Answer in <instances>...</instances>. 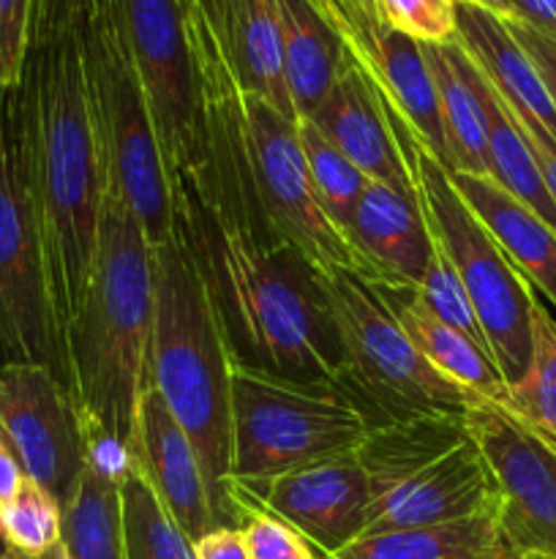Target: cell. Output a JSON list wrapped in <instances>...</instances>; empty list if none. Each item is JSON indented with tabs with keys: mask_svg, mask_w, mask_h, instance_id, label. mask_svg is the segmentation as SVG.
Returning a JSON list of instances; mask_svg holds the SVG:
<instances>
[{
	"mask_svg": "<svg viewBox=\"0 0 556 559\" xmlns=\"http://www.w3.org/2000/svg\"><path fill=\"white\" fill-rule=\"evenodd\" d=\"M202 158L172 183L174 227L207 278L240 364L338 385L343 353L316 273L273 235L251 178L240 91L227 60L200 66Z\"/></svg>",
	"mask_w": 556,
	"mask_h": 559,
	"instance_id": "cell-1",
	"label": "cell"
},
{
	"mask_svg": "<svg viewBox=\"0 0 556 559\" xmlns=\"http://www.w3.org/2000/svg\"><path fill=\"white\" fill-rule=\"evenodd\" d=\"M11 98L20 115L49 295L63 344L90 284L109 186L74 20L58 31L31 33Z\"/></svg>",
	"mask_w": 556,
	"mask_h": 559,
	"instance_id": "cell-2",
	"label": "cell"
},
{
	"mask_svg": "<svg viewBox=\"0 0 556 559\" xmlns=\"http://www.w3.org/2000/svg\"><path fill=\"white\" fill-rule=\"evenodd\" d=\"M153 331V249L123 191L109 180L90 284L65 331L69 391L80 424L134 442Z\"/></svg>",
	"mask_w": 556,
	"mask_h": 559,
	"instance_id": "cell-3",
	"label": "cell"
},
{
	"mask_svg": "<svg viewBox=\"0 0 556 559\" xmlns=\"http://www.w3.org/2000/svg\"><path fill=\"white\" fill-rule=\"evenodd\" d=\"M153 249V331L147 382L161 393L200 456L221 527H238L229 495V380L234 353L207 278L183 233Z\"/></svg>",
	"mask_w": 556,
	"mask_h": 559,
	"instance_id": "cell-4",
	"label": "cell"
},
{
	"mask_svg": "<svg viewBox=\"0 0 556 559\" xmlns=\"http://www.w3.org/2000/svg\"><path fill=\"white\" fill-rule=\"evenodd\" d=\"M74 27L109 180L123 191L147 243L158 246L174 227L172 189L150 102L131 52L123 0H80Z\"/></svg>",
	"mask_w": 556,
	"mask_h": 559,
	"instance_id": "cell-5",
	"label": "cell"
},
{
	"mask_svg": "<svg viewBox=\"0 0 556 559\" xmlns=\"http://www.w3.org/2000/svg\"><path fill=\"white\" fill-rule=\"evenodd\" d=\"M374 429L338 385H311L234 358L229 380V495L309 464L349 456Z\"/></svg>",
	"mask_w": 556,
	"mask_h": 559,
	"instance_id": "cell-6",
	"label": "cell"
},
{
	"mask_svg": "<svg viewBox=\"0 0 556 559\" xmlns=\"http://www.w3.org/2000/svg\"><path fill=\"white\" fill-rule=\"evenodd\" d=\"M401 147L431 240L467 289L496 369L507 388L516 385L532 355V309L537 300L532 284L469 211L447 169L412 134L401 136Z\"/></svg>",
	"mask_w": 556,
	"mask_h": 559,
	"instance_id": "cell-7",
	"label": "cell"
},
{
	"mask_svg": "<svg viewBox=\"0 0 556 559\" xmlns=\"http://www.w3.org/2000/svg\"><path fill=\"white\" fill-rule=\"evenodd\" d=\"M316 284L343 353L338 388L374 426L414 413L463 409L461 391L418 353L371 284L352 271H319Z\"/></svg>",
	"mask_w": 556,
	"mask_h": 559,
	"instance_id": "cell-8",
	"label": "cell"
},
{
	"mask_svg": "<svg viewBox=\"0 0 556 559\" xmlns=\"http://www.w3.org/2000/svg\"><path fill=\"white\" fill-rule=\"evenodd\" d=\"M0 358L47 366L69 388L41 224L11 93L0 109Z\"/></svg>",
	"mask_w": 556,
	"mask_h": 559,
	"instance_id": "cell-9",
	"label": "cell"
},
{
	"mask_svg": "<svg viewBox=\"0 0 556 559\" xmlns=\"http://www.w3.org/2000/svg\"><path fill=\"white\" fill-rule=\"evenodd\" d=\"M240 109L251 178L273 235L314 273L352 271L360 276L352 246L333 227L316 200L298 123L251 93H243Z\"/></svg>",
	"mask_w": 556,
	"mask_h": 559,
	"instance_id": "cell-10",
	"label": "cell"
},
{
	"mask_svg": "<svg viewBox=\"0 0 556 559\" xmlns=\"http://www.w3.org/2000/svg\"><path fill=\"white\" fill-rule=\"evenodd\" d=\"M467 424L494 475L505 544L529 559H556V437L480 396L467 404Z\"/></svg>",
	"mask_w": 556,
	"mask_h": 559,
	"instance_id": "cell-11",
	"label": "cell"
},
{
	"mask_svg": "<svg viewBox=\"0 0 556 559\" xmlns=\"http://www.w3.org/2000/svg\"><path fill=\"white\" fill-rule=\"evenodd\" d=\"M131 52L150 102L169 189L202 158L205 112L183 0H123Z\"/></svg>",
	"mask_w": 556,
	"mask_h": 559,
	"instance_id": "cell-12",
	"label": "cell"
},
{
	"mask_svg": "<svg viewBox=\"0 0 556 559\" xmlns=\"http://www.w3.org/2000/svg\"><path fill=\"white\" fill-rule=\"evenodd\" d=\"M0 429L25 478L63 506L85 469V442L69 388L38 364H0Z\"/></svg>",
	"mask_w": 556,
	"mask_h": 559,
	"instance_id": "cell-13",
	"label": "cell"
},
{
	"mask_svg": "<svg viewBox=\"0 0 556 559\" xmlns=\"http://www.w3.org/2000/svg\"><path fill=\"white\" fill-rule=\"evenodd\" d=\"M238 508L256 506L292 524L316 555H333L365 533L371 484L354 453L232 489Z\"/></svg>",
	"mask_w": 556,
	"mask_h": 559,
	"instance_id": "cell-14",
	"label": "cell"
},
{
	"mask_svg": "<svg viewBox=\"0 0 556 559\" xmlns=\"http://www.w3.org/2000/svg\"><path fill=\"white\" fill-rule=\"evenodd\" d=\"M485 513H496V484L472 437L439 462L374 491L363 535L439 527Z\"/></svg>",
	"mask_w": 556,
	"mask_h": 559,
	"instance_id": "cell-15",
	"label": "cell"
},
{
	"mask_svg": "<svg viewBox=\"0 0 556 559\" xmlns=\"http://www.w3.org/2000/svg\"><path fill=\"white\" fill-rule=\"evenodd\" d=\"M347 240L360 262V278L376 287H418L434 254L418 194L376 180L360 194Z\"/></svg>",
	"mask_w": 556,
	"mask_h": 559,
	"instance_id": "cell-16",
	"label": "cell"
},
{
	"mask_svg": "<svg viewBox=\"0 0 556 559\" xmlns=\"http://www.w3.org/2000/svg\"><path fill=\"white\" fill-rule=\"evenodd\" d=\"M134 448L142 475L194 544L202 535L221 527L200 456L153 385L145 388L136 404Z\"/></svg>",
	"mask_w": 556,
	"mask_h": 559,
	"instance_id": "cell-17",
	"label": "cell"
},
{
	"mask_svg": "<svg viewBox=\"0 0 556 559\" xmlns=\"http://www.w3.org/2000/svg\"><path fill=\"white\" fill-rule=\"evenodd\" d=\"M303 120L316 126L368 180L418 194L385 102L349 58L325 102Z\"/></svg>",
	"mask_w": 556,
	"mask_h": 559,
	"instance_id": "cell-18",
	"label": "cell"
},
{
	"mask_svg": "<svg viewBox=\"0 0 556 559\" xmlns=\"http://www.w3.org/2000/svg\"><path fill=\"white\" fill-rule=\"evenodd\" d=\"M456 41L467 49L485 80L496 87L507 107L521 118L543 126L556 142V107L545 91L540 71L501 16L456 0Z\"/></svg>",
	"mask_w": 556,
	"mask_h": 559,
	"instance_id": "cell-19",
	"label": "cell"
},
{
	"mask_svg": "<svg viewBox=\"0 0 556 559\" xmlns=\"http://www.w3.org/2000/svg\"><path fill=\"white\" fill-rule=\"evenodd\" d=\"M478 222L521 276L556 306V233L491 175L447 173Z\"/></svg>",
	"mask_w": 556,
	"mask_h": 559,
	"instance_id": "cell-20",
	"label": "cell"
},
{
	"mask_svg": "<svg viewBox=\"0 0 556 559\" xmlns=\"http://www.w3.org/2000/svg\"><path fill=\"white\" fill-rule=\"evenodd\" d=\"M371 287L376 289L382 304L387 306V311L403 328L409 342L418 347V353L445 380H450L452 385L472 393V396L505 402L507 382L499 374V369H496L488 349H483L478 342L458 333L456 328L436 320L425 309L423 300L418 298L414 287H376V284H371Z\"/></svg>",
	"mask_w": 556,
	"mask_h": 559,
	"instance_id": "cell-21",
	"label": "cell"
},
{
	"mask_svg": "<svg viewBox=\"0 0 556 559\" xmlns=\"http://www.w3.org/2000/svg\"><path fill=\"white\" fill-rule=\"evenodd\" d=\"M467 440H472L467 407L414 413L374 426L354 451V459L363 467L374 495L439 462Z\"/></svg>",
	"mask_w": 556,
	"mask_h": 559,
	"instance_id": "cell-22",
	"label": "cell"
},
{
	"mask_svg": "<svg viewBox=\"0 0 556 559\" xmlns=\"http://www.w3.org/2000/svg\"><path fill=\"white\" fill-rule=\"evenodd\" d=\"M434 74L445 123L450 169L447 173L488 175V134H485V76L458 41L423 44Z\"/></svg>",
	"mask_w": 556,
	"mask_h": 559,
	"instance_id": "cell-23",
	"label": "cell"
},
{
	"mask_svg": "<svg viewBox=\"0 0 556 559\" xmlns=\"http://www.w3.org/2000/svg\"><path fill=\"white\" fill-rule=\"evenodd\" d=\"M223 49L240 91L259 96L283 118L300 123L283 63V33L276 0H229Z\"/></svg>",
	"mask_w": 556,
	"mask_h": 559,
	"instance_id": "cell-24",
	"label": "cell"
},
{
	"mask_svg": "<svg viewBox=\"0 0 556 559\" xmlns=\"http://www.w3.org/2000/svg\"><path fill=\"white\" fill-rule=\"evenodd\" d=\"M283 33L287 85L298 120L309 118L327 98L343 69L341 41L309 0H276Z\"/></svg>",
	"mask_w": 556,
	"mask_h": 559,
	"instance_id": "cell-25",
	"label": "cell"
},
{
	"mask_svg": "<svg viewBox=\"0 0 556 559\" xmlns=\"http://www.w3.org/2000/svg\"><path fill=\"white\" fill-rule=\"evenodd\" d=\"M510 549L501 538L496 513L439 524V527L387 530L360 535L319 559H494Z\"/></svg>",
	"mask_w": 556,
	"mask_h": 559,
	"instance_id": "cell-26",
	"label": "cell"
},
{
	"mask_svg": "<svg viewBox=\"0 0 556 559\" xmlns=\"http://www.w3.org/2000/svg\"><path fill=\"white\" fill-rule=\"evenodd\" d=\"M485 76V74H483ZM485 134H488V175L521 200L529 211L537 213L556 233V202L545 186L540 164L523 136L521 126L512 118L505 98L485 80Z\"/></svg>",
	"mask_w": 556,
	"mask_h": 559,
	"instance_id": "cell-27",
	"label": "cell"
},
{
	"mask_svg": "<svg viewBox=\"0 0 556 559\" xmlns=\"http://www.w3.org/2000/svg\"><path fill=\"white\" fill-rule=\"evenodd\" d=\"M60 544L74 559H123L118 486L82 469L60 506Z\"/></svg>",
	"mask_w": 556,
	"mask_h": 559,
	"instance_id": "cell-28",
	"label": "cell"
},
{
	"mask_svg": "<svg viewBox=\"0 0 556 559\" xmlns=\"http://www.w3.org/2000/svg\"><path fill=\"white\" fill-rule=\"evenodd\" d=\"M123 559H196L194 540L180 530L142 469L120 484Z\"/></svg>",
	"mask_w": 556,
	"mask_h": 559,
	"instance_id": "cell-29",
	"label": "cell"
},
{
	"mask_svg": "<svg viewBox=\"0 0 556 559\" xmlns=\"http://www.w3.org/2000/svg\"><path fill=\"white\" fill-rule=\"evenodd\" d=\"M298 134L316 200H319L322 211L330 218L333 227L347 238V227L352 222V213L358 207V200L368 178L309 120H300Z\"/></svg>",
	"mask_w": 556,
	"mask_h": 559,
	"instance_id": "cell-30",
	"label": "cell"
},
{
	"mask_svg": "<svg viewBox=\"0 0 556 559\" xmlns=\"http://www.w3.org/2000/svg\"><path fill=\"white\" fill-rule=\"evenodd\" d=\"M505 407L556 437V320L543 304L532 309V355L516 385L507 388Z\"/></svg>",
	"mask_w": 556,
	"mask_h": 559,
	"instance_id": "cell-31",
	"label": "cell"
},
{
	"mask_svg": "<svg viewBox=\"0 0 556 559\" xmlns=\"http://www.w3.org/2000/svg\"><path fill=\"white\" fill-rule=\"evenodd\" d=\"M0 540L11 551L36 559L60 544V502L25 478L11 500L0 502Z\"/></svg>",
	"mask_w": 556,
	"mask_h": 559,
	"instance_id": "cell-32",
	"label": "cell"
},
{
	"mask_svg": "<svg viewBox=\"0 0 556 559\" xmlns=\"http://www.w3.org/2000/svg\"><path fill=\"white\" fill-rule=\"evenodd\" d=\"M414 293H418V298L423 300V306L436 317V320L456 328L458 333H463V336L478 342L483 349H488L483 331H480L478 317H474L472 304H469L467 289L458 282L456 271H452L450 262L442 257V251L436 249V246L423 278H420V284L414 287Z\"/></svg>",
	"mask_w": 556,
	"mask_h": 559,
	"instance_id": "cell-33",
	"label": "cell"
},
{
	"mask_svg": "<svg viewBox=\"0 0 556 559\" xmlns=\"http://www.w3.org/2000/svg\"><path fill=\"white\" fill-rule=\"evenodd\" d=\"M376 16L420 44L456 41V0H371Z\"/></svg>",
	"mask_w": 556,
	"mask_h": 559,
	"instance_id": "cell-34",
	"label": "cell"
},
{
	"mask_svg": "<svg viewBox=\"0 0 556 559\" xmlns=\"http://www.w3.org/2000/svg\"><path fill=\"white\" fill-rule=\"evenodd\" d=\"M240 538L249 559H319L314 546L283 519L256 506L240 508Z\"/></svg>",
	"mask_w": 556,
	"mask_h": 559,
	"instance_id": "cell-35",
	"label": "cell"
},
{
	"mask_svg": "<svg viewBox=\"0 0 556 559\" xmlns=\"http://www.w3.org/2000/svg\"><path fill=\"white\" fill-rule=\"evenodd\" d=\"M33 0H0V47H3L5 69H9L11 87L20 82L22 63L31 36Z\"/></svg>",
	"mask_w": 556,
	"mask_h": 559,
	"instance_id": "cell-36",
	"label": "cell"
},
{
	"mask_svg": "<svg viewBox=\"0 0 556 559\" xmlns=\"http://www.w3.org/2000/svg\"><path fill=\"white\" fill-rule=\"evenodd\" d=\"M510 33L516 36V41L521 44L523 52L532 58L534 69L540 71V80H543L545 91H548L551 102L556 107V38L545 36V33L534 31V27L523 25L518 20H505Z\"/></svg>",
	"mask_w": 556,
	"mask_h": 559,
	"instance_id": "cell-37",
	"label": "cell"
},
{
	"mask_svg": "<svg viewBox=\"0 0 556 559\" xmlns=\"http://www.w3.org/2000/svg\"><path fill=\"white\" fill-rule=\"evenodd\" d=\"M512 118H516L518 126H521L523 136H527L529 147H532L534 158H537L540 173H543V178H545V186H548L551 197H554V202H556V142L551 140V136L545 134L543 126H537L534 120L521 118V115H516V112H512Z\"/></svg>",
	"mask_w": 556,
	"mask_h": 559,
	"instance_id": "cell-38",
	"label": "cell"
},
{
	"mask_svg": "<svg viewBox=\"0 0 556 559\" xmlns=\"http://www.w3.org/2000/svg\"><path fill=\"white\" fill-rule=\"evenodd\" d=\"M196 559H249L238 527H216L194 544Z\"/></svg>",
	"mask_w": 556,
	"mask_h": 559,
	"instance_id": "cell-39",
	"label": "cell"
},
{
	"mask_svg": "<svg viewBox=\"0 0 556 559\" xmlns=\"http://www.w3.org/2000/svg\"><path fill=\"white\" fill-rule=\"evenodd\" d=\"M510 20L523 22V25L556 38V0H510Z\"/></svg>",
	"mask_w": 556,
	"mask_h": 559,
	"instance_id": "cell-40",
	"label": "cell"
},
{
	"mask_svg": "<svg viewBox=\"0 0 556 559\" xmlns=\"http://www.w3.org/2000/svg\"><path fill=\"white\" fill-rule=\"evenodd\" d=\"M80 0H33L31 33L58 31L74 20V9ZM31 38V36H27Z\"/></svg>",
	"mask_w": 556,
	"mask_h": 559,
	"instance_id": "cell-41",
	"label": "cell"
},
{
	"mask_svg": "<svg viewBox=\"0 0 556 559\" xmlns=\"http://www.w3.org/2000/svg\"><path fill=\"white\" fill-rule=\"evenodd\" d=\"M22 480H25V469H22L20 459H16L14 445H11L9 437L0 429V502L11 500L22 486Z\"/></svg>",
	"mask_w": 556,
	"mask_h": 559,
	"instance_id": "cell-42",
	"label": "cell"
},
{
	"mask_svg": "<svg viewBox=\"0 0 556 559\" xmlns=\"http://www.w3.org/2000/svg\"><path fill=\"white\" fill-rule=\"evenodd\" d=\"M185 3L194 5L202 16L213 25V31L218 33V38H223V25H227V11L229 0H185Z\"/></svg>",
	"mask_w": 556,
	"mask_h": 559,
	"instance_id": "cell-43",
	"label": "cell"
},
{
	"mask_svg": "<svg viewBox=\"0 0 556 559\" xmlns=\"http://www.w3.org/2000/svg\"><path fill=\"white\" fill-rule=\"evenodd\" d=\"M463 3L478 5V9L488 11V14L501 16V20H510V16H512V5H510V0H463Z\"/></svg>",
	"mask_w": 556,
	"mask_h": 559,
	"instance_id": "cell-44",
	"label": "cell"
},
{
	"mask_svg": "<svg viewBox=\"0 0 556 559\" xmlns=\"http://www.w3.org/2000/svg\"><path fill=\"white\" fill-rule=\"evenodd\" d=\"M11 93V80H9V69H5V58H3V47H0V109H3L5 98Z\"/></svg>",
	"mask_w": 556,
	"mask_h": 559,
	"instance_id": "cell-45",
	"label": "cell"
},
{
	"mask_svg": "<svg viewBox=\"0 0 556 559\" xmlns=\"http://www.w3.org/2000/svg\"><path fill=\"white\" fill-rule=\"evenodd\" d=\"M36 559H74V557H71L69 551H65L63 544H55L52 549H47V551H44V555H38Z\"/></svg>",
	"mask_w": 556,
	"mask_h": 559,
	"instance_id": "cell-46",
	"label": "cell"
},
{
	"mask_svg": "<svg viewBox=\"0 0 556 559\" xmlns=\"http://www.w3.org/2000/svg\"><path fill=\"white\" fill-rule=\"evenodd\" d=\"M494 559H529V557L518 555V551H512V549H505L499 557H494Z\"/></svg>",
	"mask_w": 556,
	"mask_h": 559,
	"instance_id": "cell-47",
	"label": "cell"
},
{
	"mask_svg": "<svg viewBox=\"0 0 556 559\" xmlns=\"http://www.w3.org/2000/svg\"><path fill=\"white\" fill-rule=\"evenodd\" d=\"M0 559H31V557H22V555H16V551H5V555L3 557H0Z\"/></svg>",
	"mask_w": 556,
	"mask_h": 559,
	"instance_id": "cell-48",
	"label": "cell"
},
{
	"mask_svg": "<svg viewBox=\"0 0 556 559\" xmlns=\"http://www.w3.org/2000/svg\"><path fill=\"white\" fill-rule=\"evenodd\" d=\"M5 551H9V546H5V544H3V540H0V557H3V555H5Z\"/></svg>",
	"mask_w": 556,
	"mask_h": 559,
	"instance_id": "cell-49",
	"label": "cell"
},
{
	"mask_svg": "<svg viewBox=\"0 0 556 559\" xmlns=\"http://www.w3.org/2000/svg\"><path fill=\"white\" fill-rule=\"evenodd\" d=\"M365 3H371V0H365ZM371 5H374V3H371Z\"/></svg>",
	"mask_w": 556,
	"mask_h": 559,
	"instance_id": "cell-50",
	"label": "cell"
}]
</instances>
